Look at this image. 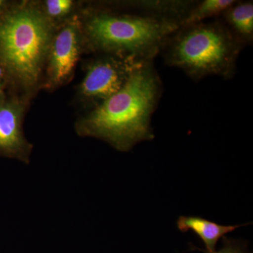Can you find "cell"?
Instances as JSON below:
<instances>
[{
	"mask_svg": "<svg viewBox=\"0 0 253 253\" xmlns=\"http://www.w3.org/2000/svg\"><path fill=\"white\" fill-rule=\"evenodd\" d=\"M162 90L154 63H144L121 90L78 119L76 133L101 139L124 152L141 141L152 140L151 118Z\"/></svg>",
	"mask_w": 253,
	"mask_h": 253,
	"instance_id": "6da1fadb",
	"label": "cell"
},
{
	"mask_svg": "<svg viewBox=\"0 0 253 253\" xmlns=\"http://www.w3.org/2000/svg\"><path fill=\"white\" fill-rule=\"evenodd\" d=\"M56 30L38 1H14L0 17V63L7 76L9 94L31 101L41 90Z\"/></svg>",
	"mask_w": 253,
	"mask_h": 253,
	"instance_id": "7a4b0ae2",
	"label": "cell"
},
{
	"mask_svg": "<svg viewBox=\"0 0 253 253\" xmlns=\"http://www.w3.org/2000/svg\"><path fill=\"white\" fill-rule=\"evenodd\" d=\"M84 53L131 56L153 61L180 24L134 11H121L107 4L84 6L80 13Z\"/></svg>",
	"mask_w": 253,
	"mask_h": 253,
	"instance_id": "3957f363",
	"label": "cell"
},
{
	"mask_svg": "<svg viewBox=\"0 0 253 253\" xmlns=\"http://www.w3.org/2000/svg\"><path fill=\"white\" fill-rule=\"evenodd\" d=\"M244 47L219 17L180 26L168 38L161 53L166 64L180 68L194 81L212 76L229 80L234 77Z\"/></svg>",
	"mask_w": 253,
	"mask_h": 253,
	"instance_id": "277c9868",
	"label": "cell"
},
{
	"mask_svg": "<svg viewBox=\"0 0 253 253\" xmlns=\"http://www.w3.org/2000/svg\"><path fill=\"white\" fill-rule=\"evenodd\" d=\"M144 63L131 56L97 54L84 65V76L76 91L78 103L88 111L94 109L121 90Z\"/></svg>",
	"mask_w": 253,
	"mask_h": 253,
	"instance_id": "5b68a950",
	"label": "cell"
},
{
	"mask_svg": "<svg viewBox=\"0 0 253 253\" xmlns=\"http://www.w3.org/2000/svg\"><path fill=\"white\" fill-rule=\"evenodd\" d=\"M84 53L80 14L56 28L46 56L41 89L53 91L72 81Z\"/></svg>",
	"mask_w": 253,
	"mask_h": 253,
	"instance_id": "8992f818",
	"label": "cell"
},
{
	"mask_svg": "<svg viewBox=\"0 0 253 253\" xmlns=\"http://www.w3.org/2000/svg\"><path fill=\"white\" fill-rule=\"evenodd\" d=\"M31 102L14 94L0 101V156L27 165L33 145L25 136L23 123Z\"/></svg>",
	"mask_w": 253,
	"mask_h": 253,
	"instance_id": "52a82bcc",
	"label": "cell"
},
{
	"mask_svg": "<svg viewBox=\"0 0 253 253\" xmlns=\"http://www.w3.org/2000/svg\"><path fill=\"white\" fill-rule=\"evenodd\" d=\"M176 224L181 232H186L189 230L194 231L202 240L206 247V251L213 252L215 251L216 245L221 238L238 228L249 225L250 223L241 225L224 226L196 216H181L178 219Z\"/></svg>",
	"mask_w": 253,
	"mask_h": 253,
	"instance_id": "ba28073f",
	"label": "cell"
},
{
	"mask_svg": "<svg viewBox=\"0 0 253 253\" xmlns=\"http://www.w3.org/2000/svg\"><path fill=\"white\" fill-rule=\"evenodd\" d=\"M226 27L244 46L253 42V3L236 1L220 17Z\"/></svg>",
	"mask_w": 253,
	"mask_h": 253,
	"instance_id": "9c48e42d",
	"label": "cell"
},
{
	"mask_svg": "<svg viewBox=\"0 0 253 253\" xmlns=\"http://www.w3.org/2000/svg\"><path fill=\"white\" fill-rule=\"evenodd\" d=\"M42 12L56 28L81 13L84 4L74 0L38 1Z\"/></svg>",
	"mask_w": 253,
	"mask_h": 253,
	"instance_id": "30bf717a",
	"label": "cell"
},
{
	"mask_svg": "<svg viewBox=\"0 0 253 253\" xmlns=\"http://www.w3.org/2000/svg\"><path fill=\"white\" fill-rule=\"evenodd\" d=\"M236 1V0L196 1L181 23V26L204 22L211 18L220 17L221 14Z\"/></svg>",
	"mask_w": 253,
	"mask_h": 253,
	"instance_id": "8fae6325",
	"label": "cell"
},
{
	"mask_svg": "<svg viewBox=\"0 0 253 253\" xmlns=\"http://www.w3.org/2000/svg\"><path fill=\"white\" fill-rule=\"evenodd\" d=\"M223 239V246L219 251H214L213 252H207L202 249H195L199 251H204L205 253H248L246 246L244 242L236 240L228 239L224 236Z\"/></svg>",
	"mask_w": 253,
	"mask_h": 253,
	"instance_id": "7c38bea8",
	"label": "cell"
},
{
	"mask_svg": "<svg viewBox=\"0 0 253 253\" xmlns=\"http://www.w3.org/2000/svg\"><path fill=\"white\" fill-rule=\"evenodd\" d=\"M9 94V81L6 71L0 63V101H3Z\"/></svg>",
	"mask_w": 253,
	"mask_h": 253,
	"instance_id": "4fadbf2b",
	"label": "cell"
},
{
	"mask_svg": "<svg viewBox=\"0 0 253 253\" xmlns=\"http://www.w3.org/2000/svg\"><path fill=\"white\" fill-rule=\"evenodd\" d=\"M14 1H6V0H0V17L9 9Z\"/></svg>",
	"mask_w": 253,
	"mask_h": 253,
	"instance_id": "5bb4252c",
	"label": "cell"
}]
</instances>
